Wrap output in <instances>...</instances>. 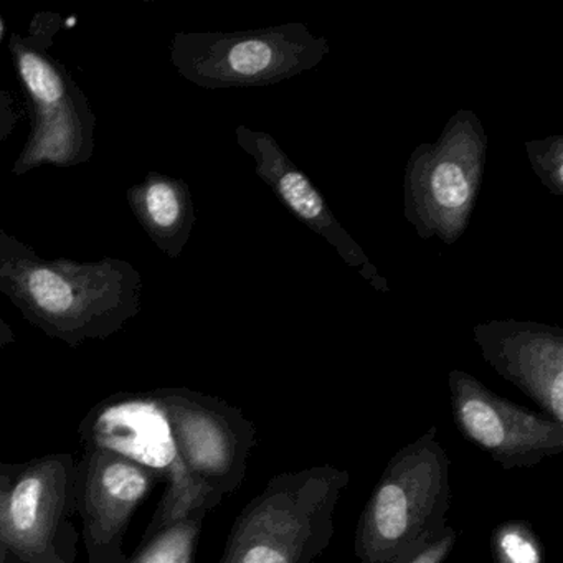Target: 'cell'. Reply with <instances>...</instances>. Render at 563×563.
Wrapping results in <instances>:
<instances>
[{
	"mask_svg": "<svg viewBox=\"0 0 563 563\" xmlns=\"http://www.w3.org/2000/svg\"><path fill=\"white\" fill-rule=\"evenodd\" d=\"M131 212L151 242L170 260L179 258L196 225L189 184L163 173H150L126 192Z\"/></svg>",
	"mask_w": 563,
	"mask_h": 563,
	"instance_id": "14",
	"label": "cell"
},
{
	"mask_svg": "<svg viewBox=\"0 0 563 563\" xmlns=\"http://www.w3.org/2000/svg\"><path fill=\"white\" fill-rule=\"evenodd\" d=\"M349 483V471L331 464L276 474L236 516L219 563H314Z\"/></svg>",
	"mask_w": 563,
	"mask_h": 563,
	"instance_id": "3",
	"label": "cell"
},
{
	"mask_svg": "<svg viewBox=\"0 0 563 563\" xmlns=\"http://www.w3.org/2000/svg\"><path fill=\"white\" fill-rule=\"evenodd\" d=\"M206 516L199 510L143 539L126 563H194Z\"/></svg>",
	"mask_w": 563,
	"mask_h": 563,
	"instance_id": "15",
	"label": "cell"
},
{
	"mask_svg": "<svg viewBox=\"0 0 563 563\" xmlns=\"http://www.w3.org/2000/svg\"><path fill=\"white\" fill-rule=\"evenodd\" d=\"M80 434L85 444L123 454L166 483L144 539L190 514H209L222 503L184 466L166 411L153 391L118 394L101 401L80 424Z\"/></svg>",
	"mask_w": 563,
	"mask_h": 563,
	"instance_id": "7",
	"label": "cell"
},
{
	"mask_svg": "<svg viewBox=\"0 0 563 563\" xmlns=\"http://www.w3.org/2000/svg\"><path fill=\"white\" fill-rule=\"evenodd\" d=\"M457 539H460V532L450 526L443 537H440L437 542L431 543L420 555L407 563H444L456 547Z\"/></svg>",
	"mask_w": 563,
	"mask_h": 563,
	"instance_id": "19",
	"label": "cell"
},
{
	"mask_svg": "<svg viewBox=\"0 0 563 563\" xmlns=\"http://www.w3.org/2000/svg\"><path fill=\"white\" fill-rule=\"evenodd\" d=\"M484 362L563 424V329L542 322L493 319L473 325Z\"/></svg>",
	"mask_w": 563,
	"mask_h": 563,
	"instance_id": "12",
	"label": "cell"
},
{
	"mask_svg": "<svg viewBox=\"0 0 563 563\" xmlns=\"http://www.w3.org/2000/svg\"><path fill=\"white\" fill-rule=\"evenodd\" d=\"M0 563H19L4 547L0 545Z\"/></svg>",
	"mask_w": 563,
	"mask_h": 563,
	"instance_id": "22",
	"label": "cell"
},
{
	"mask_svg": "<svg viewBox=\"0 0 563 563\" xmlns=\"http://www.w3.org/2000/svg\"><path fill=\"white\" fill-rule=\"evenodd\" d=\"M457 431L503 470H530L563 453V424L494 394L474 375H448Z\"/></svg>",
	"mask_w": 563,
	"mask_h": 563,
	"instance_id": "10",
	"label": "cell"
},
{
	"mask_svg": "<svg viewBox=\"0 0 563 563\" xmlns=\"http://www.w3.org/2000/svg\"><path fill=\"white\" fill-rule=\"evenodd\" d=\"M235 140L253 163L255 174L275 192L279 202L316 235L324 239L352 268L361 269L362 276L375 288L388 291L387 283L378 275L362 246L335 219L324 196L312 180L289 159L278 141L265 131L236 126Z\"/></svg>",
	"mask_w": 563,
	"mask_h": 563,
	"instance_id": "13",
	"label": "cell"
},
{
	"mask_svg": "<svg viewBox=\"0 0 563 563\" xmlns=\"http://www.w3.org/2000/svg\"><path fill=\"white\" fill-rule=\"evenodd\" d=\"M177 451L190 476L223 500L242 487L258 444L256 428L240 408L186 387L156 388Z\"/></svg>",
	"mask_w": 563,
	"mask_h": 563,
	"instance_id": "9",
	"label": "cell"
},
{
	"mask_svg": "<svg viewBox=\"0 0 563 563\" xmlns=\"http://www.w3.org/2000/svg\"><path fill=\"white\" fill-rule=\"evenodd\" d=\"M489 137L479 117L460 110L434 143L415 147L404 176V213L421 240L454 245L470 227Z\"/></svg>",
	"mask_w": 563,
	"mask_h": 563,
	"instance_id": "5",
	"label": "cell"
},
{
	"mask_svg": "<svg viewBox=\"0 0 563 563\" xmlns=\"http://www.w3.org/2000/svg\"><path fill=\"white\" fill-rule=\"evenodd\" d=\"M450 471L434 427L390 457L358 517V563H407L443 537L450 527Z\"/></svg>",
	"mask_w": 563,
	"mask_h": 563,
	"instance_id": "2",
	"label": "cell"
},
{
	"mask_svg": "<svg viewBox=\"0 0 563 563\" xmlns=\"http://www.w3.org/2000/svg\"><path fill=\"white\" fill-rule=\"evenodd\" d=\"M77 463L47 454L22 464L0 507V545L19 563H77Z\"/></svg>",
	"mask_w": 563,
	"mask_h": 563,
	"instance_id": "8",
	"label": "cell"
},
{
	"mask_svg": "<svg viewBox=\"0 0 563 563\" xmlns=\"http://www.w3.org/2000/svg\"><path fill=\"white\" fill-rule=\"evenodd\" d=\"M62 27L64 19L57 12H37L27 34L9 38L31 117V134L12 167L15 176L41 166H80L95 154L97 114L67 65L52 54Z\"/></svg>",
	"mask_w": 563,
	"mask_h": 563,
	"instance_id": "4",
	"label": "cell"
},
{
	"mask_svg": "<svg viewBox=\"0 0 563 563\" xmlns=\"http://www.w3.org/2000/svg\"><path fill=\"white\" fill-rule=\"evenodd\" d=\"M15 342V332L12 331L11 324L0 314V349L8 347Z\"/></svg>",
	"mask_w": 563,
	"mask_h": 563,
	"instance_id": "21",
	"label": "cell"
},
{
	"mask_svg": "<svg viewBox=\"0 0 563 563\" xmlns=\"http://www.w3.org/2000/svg\"><path fill=\"white\" fill-rule=\"evenodd\" d=\"M4 35H5V22H4V18H2V15H0V42L4 41Z\"/></svg>",
	"mask_w": 563,
	"mask_h": 563,
	"instance_id": "23",
	"label": "cell"
},
{
	"mask_svg": "<svg viewBox=\"0 0 563 563\" xmlns=\"http://www.w3.org/2000/svg\"><path fill=\"white\" fill-rule=\"evenodd\" d=\"M523 147L537 179L552 196L563 197L562 134H553L545 140L527 141Z\"/></svg>",
	"mask_w": 563,
	"mask_h": 563,
	"instance_id": "17",
	"label": "cell"
},
{
	"mask_svg": "<svg viewBox=\"0 0 563 563\" xmlns=\"http://www.w3.org/2000/svg\"><path fill=\"white\" fill-rule=\"evenodd\" d=\"M494 563H543V543L527 520H507L490 533Z\"/></svg>",
	"mask_w": 563,
	"mask_h": 563,
	"instance_id": "16",
	"label": "cell"
},
{
	"mask_svg": "<svg viewBox=\"0 0 563 563\" xmlns=\"http://www.w3.org/2000/svg\"><path fill=\"white\" fill-rule=\"evenodd\" d=\"M331 52L299 22L242 32H177L170 62L203 90L272 87L314 70Z\"/></svg>",
	"mask_w": 563,
	"mask_h": 563,
	"instance_id": "6",
	"label": "cell"
},
{
	"mask_svg": "<svg viewBox=\"0 0 563 563\" xmlns=\"http://www.w3.org/2000/svg\"><path fill=\"white\" fill-rule=\"evenodd\" d=\"M22 464L2 463L0 461V507L4 504L5 497H8L9 490H11L12 484H14L15 477H18L19 471L22 470Z\"/></svg>",
	"mask_w": 563,
	"mask_h": 563,
	"instance_id": "20",
	"label": "cell"
},
{
	"mask_svg": "<svg viewBox=\"0 0 563 563\" xmlns=\"http://www.w3.org/2000/svg\"><path fill=\"white\" fill-rule=\"evenodd\" d=\"M159 477L107 448L85 444L77 464V510L87 563H126L124 536Z\"/></svg>",
	"mask_w": 563,
	"mask_h": 563,
	"instance_id": "11",
	"label": "cell"
},
{
	"mask_svg": "<svg viewBox=\"0 0 563 563\" xmlns=\"http://www.w3.org/2000/svg\"><path fill=\"white\" fill-rule=\"evenodd\" d=\"M143 288L130 262L48 260L0 230V292L25 321L70 347L118 334L140 314Z\"/></svg>",
	"mask_w": 563,
	"mask_h": 563,
	"instance_id": "1",
	"label": "cell"
},
{
	"mask_svg": "<svg viewBox=\"0 0 563 563\" xmlns=\"http://www.w3.org/2000/svg\"><path fill=\"white\" fill-rule=\"evenodd\" d=\"M22 120L21 104L12 91L0 90V143L12 136Z\"/></svg>",
	"mask_w": 563,
	"mask_h": 563,
	"instance_id": "18",
	"label": "cell"
}]
</instances>
